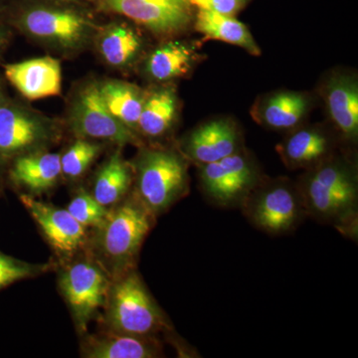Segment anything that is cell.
Here are the masks:
<instances>
[{"mask_svg":"<svg viewBox=\"0 0 358 358\" xmlns=\"http://www.w3.org/2000/svg\"><path fill=\"white\" fill-rule=\"evenodd\" d=\"M162 355L155 336H133L106 331L88 336L82 343V357L88 358H155Z\"/></svg>","mask_w":358,"mask_h":358,"instance_id":"19","label":"cell"},{"mask_svg":"<svg viewBox=\"0 0 358 358\" xmlns=\"http://www.w3.org/2000/svg\"><path fill=\"white\" fill-rule=\"evenodd\" d=\"M243 147V136L236 122L228 117L199 124L183 136L178 150L188 162L200 166L218 162Z\"/></svg>","mask_w":358,"mask_h":358,"instance_id":"12","label":"cell"},{"mask_svg":"<svg viewBox=\"0 0 358 358\" xmlns=\"http://www.w3.org/2000/svg\"><path fill=\"white\" fill-rule=\"evenodd\" d=\"M7 81L29 101L59 96L62 90V69L51 56L28 59L4 66Z\"/></svg>","mask_w":358,"mask_h":358,"instance_id":"15","label":"cell"},{"mask_svg":"<svg viewBox=\"0 0 358 358\" xmlns=\"http://www.w3.org/2000/svg\"><path fill=\"white\" fill-rule=\"evenodd\" d=\"M44 1L54 2V3L70 4V6H82L85 3H94L96 0H44Z\"/></svg>","mask_w":358,"mask_h":358,"instance_id":"31","label":"cell"},{"mask_svg":"<svg viewBox=\"0 0 358 358\" xmlns=\"http://www.w3.org/2000/svg\"><path fill=\"white\" fill-rule=\"evenodd\" d=\"M250 1L251 0H189L190 4L197 9L213 11L233 17L243 10Z\"/></svg>","mask_w":358,"mask_h":358,"instance_id":"29","label":"cell"},{"mask_svg":"<svg viewBox=\"0 0 358 358\" xmlns=\"http://www.w3.org/2000/svg\"><path fill=\"white\" fill-rule=\"evenodd\" d=\"M9 20L25 36L63 53L83 50L101 28L81 6L48 1L23 4Z\"/></svg>","mask_w":358,"mask_h":358,"instance_id":"3","label":"cell"},{"mask_svg":"<svg viewBox=\"0 0 358 358\" xmlns=\"http://www.w3.org/2000/svg\"><path fill=\"white\" fill-rule=\"evenodd\" d=\"M105 10L119 14L159 38H171L193 24L189 0H96Z\"/></svg>","mask_w":358,"mask_h":358,"instance_id":"11","label":"cell"},{"mask_svg":"<svg viewBox=\"0 0 358 358\" xmlns=\"http://www.w3.org/2000/svg\"><path fill=\"white\" fill-rule=\"evenodd\" d=\"M68 126L77 138L106 141L120 148L145 145L140 134L110 114L101 96L98 82L85 84L73 96Z\"/></svg>","mask_w":358,"mask_h":358,"instance_id":"8","label":"cell"},{"mask_svg":"<svg viewBox=\"0 0 358 358\" xmlns=\"http://www.w3.org/2000/svg\"><path fill=\"white\" fill-rule=\"evenodd\" d=\"M67 210L85 228L96 229L105 222L110 208L99 203L86 190L80 189L71 200Z\"/></svg>","mask_w":358,"mask_h":358,"instance_id":"27","label":"cell"},{"mask_svg":"<svg viewBox=\"0 0 358 358\" xmlns=\"http://www.w3.org/2000/svg\"><path fill=\"white\" fill-rule=\"evenodd\" d=\"M7 180L25 194H39L52 189L62 178L61 155L40 150L16 157L6 164Z\"/></svg>","mask_w":358,"mask_h":358,"instance_id":"18","label":"cell"},{"mask_svg":"<svg viewBox=\"0 0 358 358\" xmlns=\"http://www.w3.org/2000/svg\"><path fill=\"white\" fill-rule=\"evenodd\" d=\"M240 208L254 227L273 236L291 233L307 218L298 185L288 178L264 176Z\"/></svg>","mask_w":358,"mask_h":358,"instance_id":"6","label":"cell"},{"mask_svg":"<svg viewBox=\"0 0 358 358\" xmlns=\"http://www.w3.org/2000/svg\"><path fill=\"white\" fill-rule=\"evenodd\" d=\"M103 310V324L115 333L155 336L171 329L134 268L113 278Z\"/></svg>","mask_w":358,"mask_h":358,"instance_id":"5","label":"cell"},{"mask_svg":"<svg viewBox=\"0 0 358 358\" xmlns=\"http://www.w3.org/2000/svg\"><path fill=\"white\" fill-rule=\"evenodd\" d=\"M20 199L58 256L71 258L84 248L87 243L86 228L67 209L45 203L25 193L20 194Z\"/></svg>","mask_w":358,"mask_h":358,"instance_id":"13","label":"cell"},{"mask_svg":"<svg viewBox=\"0 0 358 358\" xmlns=\"http://www.w3.org/2000/svg\"><path fill=\"white\" fill-rule=\"evenodd\" d=\"M307 217L357 234L358 176L355 162L334 154L307 169L296 182Z\"/></svg>","mask_w":358,"mask_h":358,"instance_id":"1","label":"cell"},{"mask_svg":"<svg viewBox=\"0 0 358 358\" xmlns=\"http://www.w3.org/2000/svg\"><path fill=\"white\" fill-rule=\"evenodd\" d=\"M98 87L110 114L124 126L138 133V120L148 91L129 82L117 79L98 82Z\"/></svg>","mask_w":358,"mask_h":358,"instance_id":"25","label":"cell"},{"mask_svg":"<svg viewBox=\"0 0 358 358\" xmlns=\"http://www.w3.org/2000/svg\"><path fill=\"white\" fill-rule=\"evenodd\" d=\"M62 138L60 122L8 98L0 107V164L49 150Z\"/></svg>","mask_w":358,"mask_h":358,"instance_id":"7","label":"cell"},{"mask_svg":"<svg viewBox=\"0 0 358 358\" xmlns=\"http://www.w3.org/2000/svg\"><path fill=\"white\" fill-rule=\"evenodd\" d=\"M327 114L339 138L348 143L358 138V81L353 74L333 73L322 85Z\"/></svg>","mask_w":358,"mask_h":358,"instance_id":"16","label":"cell"},{"mask_svg":"<svg viewBox=\"0 0 358 358\" xmlns=\"http://www.w3.org/2000/svg\"><path fill=\"white\" fill-rule=\"evenodd\" d=\"M93 42L103 62L117 70L133 67L145 48L140 32L124 22L110 23L101 27Z\"/></svg>","mask_w":358,"mask_h":358,"instance_id":"20","label":"cell"},{"mask_svg":"<svg viewBox=\"0 0 358 358\" xmlns=\"http://www.w3.org/2000/svg\"><path fill=\"white\" fill-rule=\"evenodd\" d=\"M313 106V96L306 92H273L257 100L251 115L265 128L289 133L303 124Z\"/></svg>","mask_w":358,"mask_h":358,"instance_id":"17","label":"cell"},{"mask_svg":"<svg viewBox=\"0 0 358 358\" xmlns=\"http://www.w3.org/2000/svg\"><path fill=\"white\" fill-rule=\"evenodd\" d=\"M110 282L112 278L94 259L70 264L60 273L59 288L81 333L105 308Z\"/></svg>","mask_w":358,"mask_h":358,"instance_id":"10","label":"cell"},{"mask_svg":"<svg viewBox=\"0 0 358 358\" xmlns=\"http://www.w3.org/2000/svg\"><path fill=\"white\" fill-rule=\"evenodd\" d=\"M10 41V30L6 25L0 23V53L6 48Z\"/></svg>","mask_w":358,"mask_h":358,"instance_id":"30","label":"cell"},{"mask_svg":"<svg viewBox=\"0 0 358 358\" xmlns=\"http://www.w3.org/2000/svg\"><path fill=\"white\" fill-rule=\"evenodd\" d=\"M103 145L95 141L77 138L64 154L61 155V171L62 178L69 180L83 176L102 152Z\"/></svg>","mask_w":358,"mask_h":358,"instance_id":"26","label":"cell"},{"mask_svg":"<svg viewBox=\"0 0 358 358\" xmlns=\"http://www.w3.org/2000/svg\"><path fill=\"white\" fill-rule=\"evenodd\" d=\"M8 100V96H7L6 91H4L3 87H2L1 83H0V107L3 105L6 101Z\"/></svg>","mask_w":358,"mask_h":358,"instance_id":"32","label":"cell"},{"mask_svg":"<svg viewBox=\"0 0 358 358\" xmlns=\"http://www.w3.org/2000/svg\"><path fill=\"white\" fill-rule=\"evenodd\" d=\"M131 164V190L155 217L188 194L189 162L178 150L143 145Z\"/></svg>","mask_w":358,"mask_h":358,"instance_id":"4","label":"cell"},{"mask_svg":"<svg viewBox=\"0 0 358 358\" xmlns=\"http://www.w3.org/2000/svg\"><path fill=\"white\" fill-rule=\"evenodd\" d=\"M201 59L193 45L169 40L148 54L143 71L152 81L167 83L187 76Z\"/></svg>","mask_w":358,"mask_h":358,"instance_id":"21","label":"cell"},{"mask_svg":"<svg viewBox=\"0 0 358 358\" xmlns=\"http://www.w3.org/2000/svg\"><path fill=\"white\" fill-rule=\"evenodd\" d=\"M6 173V166L0 164V195H1L2 187H3V173Z\"/></svg>","mask_w":358,"mask_h":358,"instance_id":"33","label":"cell"},{"mask_svg":"<svg viewBox=\"0 0 358 358\" xmlns=\"http://www.w3.org/2000/svg\"><path fill=\"white\" fill-rule=\"evenodd\" d=\"M192 26L202 35L201 42L221 41L240 47L250 55H261L260 47L248 27L233 16L197 9Z\"/></svg>","mask_w":358,"mask_h":358,"instance_id":"23","label":"cell"},{"mask_svg":"<svg viewBox=\"0 0 358 358\" xmlns=\"http://www.w3.org/2000/svg\"><path fill=\"white\" fill-rule=\"evenodd\" d=\"M197 167L205 196L224 208H240L264 178L255 159L244 148L218 162Z\"/></svg>","mask_w":358,"mask_h":358,"instance_id":"9","label":"cell"},{"mask_svg":"<svg viewBox=\"0 0 358 358\" xmlns=\"http://www.w3.org/2000/svg\"><path fill=\"white\" fill-rule=\"evenodd\" d=\"M275 150L289 169L307 171L336 154V141L322 127L301 124L287 133Z\"/></svg>","mask_w":358,"mask_h":358,"instance_id":"14","label":"cell"},{"mask_svg":"<svg viewBox=\"0 0 358 358\" xmlns=\"http://www.w3.org/2000/svg\"><path fill=\"white\" fill-rule=\"evenodd\" d=\"M133 185V166L124 159L122 150H117L96 173L92 195L99 203L110 208L128 196Z\"/></svg>","mask_w":358,"mask_h":358,"instance_id":"24","label":"cell"},{"mask_svg":"<svg viewBox=\"0 0 358 358\" xmlns=\"http://www.w3.org/2000/svg\"><path fill=\"white\" fill-rule=\"evenodd\" d=\"M50 267V264L28 263L0 251V291L14 282L44 274Z\"/></svg>","mask_w":358,"mask_h":358,"instance_id":"28","label":"cell"},{"mask_svg":"<svg viewBox=\"0 0 358 358\" xmlns=\"http://www.w3.org/2000/svg\"><path fill=\"white\" fill-rule=\"evenodd\" d=\"M178 94L173 87L160 86L148 91L138 120V134L150 140L166 136L178 119Z\"/></svg>","mask_w":358,"mask_h":358,"instance_id":"22","label":"cell"},{"mask_svg":"<svg viewBox=\"0 0 358 358\" xmlns=\"http://www.w3.org/2000/svg\"><path fill=\"white\" fill-rule=\"evenodd\" d=\"M155 218L133 190L120 203L110 207L105 222L96 229L93 248L96 262L112 279L134 268Z\"/></svg>","mask_w":358,"mask_h":358,"instance_id":"2","label":"cell"}]
</instances>
